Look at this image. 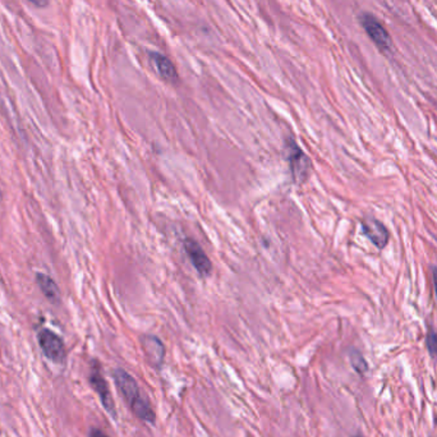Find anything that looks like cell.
<instances>
[{
  "mask_svg": "<svg viewBox=\"0 0 437 437\" xmlns=\"http://www.w3.org/2000/svg\"><path fill=\"white\" fill-rule=\"evenodd\" d=\"M90 437H109L105 432H103L101 430H99V429H92L90 431Z\"/></svg>",
  "mask_w": 437,
  "mask_h": 437,
  "instance_id": "13",
  "label": "cell"
},
{
  "mask_svg": "<svg viewBox=\"0 0 437 437\" xmlns=\"http://www.w3.org/2000/svg\"><path fill=\"white\" fill-rule=\"evenodd\" d=\"M31 1L36 7H46L49 4V0H28Z\"/></svg>",
  "mask_w": 437,
  "mask_h": 437,
  "instance_id": "14",
  "label": "cell"
},
{
  "mask_svg": "<svg viewBox=\"0 0 437 437\" xmlns=\"http://www.w3.org/2000/svg\"><path fill=\"white\" fill-rule=\"evenodd\" d=\"M184 251L189 257L191 264L194 265V269L201 275L202 278H206L211 274V270H213L211 260L208 258V255L205 253V251L202 250L198 243L188 238L184 241Z\"/></svg>",
  "mask_w": 437,
  "mask_h": 437,
  "instance_id": "5",
  "label": "cell"
},
{
  "mask_svg": "<svg viewBox=\"0 0 437 437\" xmlns=\"http://www.w3.org/2000/svg\"><path fill=\"white\" fill-rule=\"evenodd\" d=\"M361 23L365 31L367 32V35L371 37V40L375 42L377 48L382 51H386L390 49L391 46L390 35L375 15L369 13L363 14L361 17Z\"/></svg>",
  "mask_w": 437,
  "mask_h": 437,
  "instance_id": "3",
  "label": "cell"
},
{
  "mask_svg": "<svg viewBox=\"0 0 437 437\" xmlns=\"http://www.w3.org/2000/svg\"><path fill=\"white\" fill-rule=\"evenodd\" d=\"M36 281H37L39 288L42 289V294L50 302L56 303L61 299V293H59V289H58V285L56 284V281L50 277L45 275V274H37L36 275Z\"/></svg>",
  "mask_w": 437,
  "mask_h": 437,
  "instance_id": "10",
  "label": "cell"
},
{
  "mask_svg": "<svg viewBox=\"0 0 437 437\" xmlns=\"http://www.w3.org/2000/svg\"><path fill=\"white\" fill-rule=\"evenodd\" d=\"M352 363H353L354 368H355V369H358V371H362L361 363L362 365H365V363H363V360H362L361 355L358 353L352 354Z\"/></svg>",
  "mask_w": 437,
  "mask_h": 437,
  "instance_id": "12",
  "label": "cell"
},
{
  "mask_svg": "<svg viewBox=\"0 0 437 437\" xmlns=\"http://www.w3.org/2000/svg\"><path fill=\"white\" fill-rule=\"evenodd\" d=\"M361 225L363 234L367 236L371 243L379 250H384L388 246L390 233L381 222L376 219H363Z\"/></svg>",
  "mask_w": 437,
  "mask_h": 437,
  "instance_id": "8",
  "label": "cell"
},
{
  "mask_svg": "<svg viewBox=\"0 0 437 437\" xmlns=\"http://www.w3.org/2000/svg\"><path fill=\"white\" fill-rule=\"evenodd\" d=\"M432 278H433V288H435V298H436L437 303V269L433 267L432 271Z\"/></svg>",
  "mask_w": 437,
  "mask_h": 437,
  "instance_id": "15",
  "label": "cell"
},
{
  "mask_svg": "<svg viewBox=\"0 0 437 437\" xmlns=\"http://www.w3.org/2000/svg\"><path fill=\"white\" fill-rule=\"evenodd\" d=\"M427 347L430 349L432 354H437V335L436 333L431 331L427 336Z\"/></svg>",
  "mask_w": 437,
  "mask_h": 437,
  "instance_id": "11",
  "label": "cell"
},
{
  "mask_svg": "<svg viewBox=\"0 0 437 437\" xmlns=\"http://www.w3.org/2000/svg\"><path fill=\"white\" fill-rule=\"evenodd\" d=\"M286 153L293 181L297 184H302L307 181L311 172V160L308 159V156L299 148V146L293 139L288 141Z\"/></svg>",
  "mask_w": 437,
  "mask_h": 437,
  "instance_id": "2",
  "label": "cell"
},
{
  "mask_svg": "<svg viewBox=\"0 0 437 437\" xmlns=\"http://www.w3.org/2000/svg\"><path fill=\"white\" fill-rule=\"evenodd\" d=\"M90 382L91 385L94 386V390L96 391L97 395L100 396V400L103 403L105 410L114 419H117V410H115V404H114L113 396H111L110 388L108 386V382L105 381L104 376L101 375L99 366L92 368Z\"/></svg>",
  "mask_w": 437,
  "mask_h": 437,
  "instance_id": "7",
  "label": "cell"
},
{
  "mask_svg": "<svg viewBox=\"0 0 437 437\" xmlns=\"http://www.w3.org/2000/svg\"><path fill=\"white\" fill-rule=\"evenodd\" d=\"M39 343L42 352L56 363H62L65 360V347L63 340L50 330H42L39 334Z\"/></svg>",
  "mask_w": 437,
  "mask_h": 437,
  "instance_id": "4",
  "label": "cell"
},
{
  "mask_svg": "<svg viewBox=\"0 0 437 437\" xmlns=\"http://www.w3.org/2000/svg\"><path fill=\"white\" fill-rule=\"evenodd\" d=\"M113 377H114L119 393L123 396L125 402L129 405V410H132L133 414L144 422L155 424L156 414H155V410H153V405L150 400L141 393L139 384L134 380V377L120 368L113 372Z\"/></svg>",
  "mask_w": 437,
  "mask_h": 437,
  "instance_id": "1",
  "label": "cell"
},
{
  "mask_svg": "<svg viewBox=\"0 0 437 437\" xmlns=\"http://www.w3.org/2000/svg\"><path fill=\"white\" fill-rule=\"evenodd\" d=\"M141 344L147 363L155 369H159L165 360V347L163 341L155 335H144L141 338Z\"/></svg>",
  "mask_w": 437,
  "mask_h": 437,
  "instance_id": "6",
  "label": "cell"
},
{
  "mask_svg": "<svg viewBox=\"0 0 437 437\" xmlns=\"http://www.w3.org/2000/svg\"><path fill=\"white\" fill-rule=\"evenodd\" d=\"M155 67L159 72L160 76L163 77L167 82H177L178 81V73L175 70L173 63L167 59V56H161L159 53L151 54Z\"/></svg>",
  "mask_w": 437,
  "mask_h": 437,
  "instance_id": "9",
  "label": "cell"
}]
</instances>
